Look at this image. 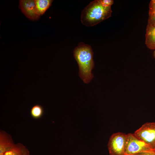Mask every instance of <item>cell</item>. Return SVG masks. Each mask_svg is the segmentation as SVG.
Masks as SVG:
<instances>
[{
  "label": "cell",
  "mask_w": 155,
  "mask_h": 155,
  "mask_svg": "<svg viewBox=\"0 0 155 155\" xmlns=\"http://www.w3.org/2000/svg\"><path fill=\"white\" fill-rule=\"evenodd\" d=\"M73 53L78 65L80 77L84 83H89L94 77L92 71L94 66L93 53L91 46L80 42L75 48Z\"/></svg>",
  "instance_id": "cell-1"
},
{
  "label": "cell",
  "mask_w": 155,
  "mask_h": 155,
  "mask_svg": "<svg viewBox=\"0 0 155 155\" xmlns=\"http://www.w3.org/2000/svg\"><path fill=\"white\" fill-rule=\"evenodd\" d=\"M112 12L111 7L104 5L101 0H94L83 10L81 21L84 25L92 26L110 17Z\"/></svg>",
  "instance_id": "cell-2"
},
{
  "label": "cell",
  "mask_w": 155,
  "mask_h": 155,
  "mask_svg": "<svg viewBox=\"0 0 155 155\" xmlns=\"http://www.w3.org/2000/svg\"><path fill=\"white\" fill-rule=\"evenodd\" d=\"M155 152L144 142L136 137L133 133L127 134L125 155H133L144 152Z\"/></svg>",
  "instance_id": "cell-3"
},
{
  "label": "cell",
  "mask_w": 155,
  "mask_h": 155,
  "mask_svg": "<svg viewBox=\"0 0 155 155\" xmlns=\"http://www.w3.org/2000/svg\"><path fill=\"white\" fill-rule=\"evenodd\" d=\"M133 134L155 150V122H147L144 124Z\"/></svg>",
  "instance_id": "cell-4"
},
{
  "label": "cell",
  "mask_w": 155,
  "mask_h": 155,
  "mask_svg": "<svg viewBox=\"0 0 155 155\" xmlns=\"http://www.w3.org/2000/svg\"><path fill=\"white\" fill-rule=\"evenodd\" d=\"M127 134L121 132L113 134L108 147L110 155H125Z\"/></svg>",
  "instance_id": "cell-5"
},
{
  "label": "cell",
  "mask_w": 155,
  "mask_h": 155,
  "mask_svg": "<svg viewBox=\"0 0 155 155\" xmlns=\"http://www.w3.org/2000/svg\"><path fill=\"white\" fill-rule=\"evenodd\" d=\"M19 7L22 12L29 19L35 21L40 17L37 13L35 0H20Z\"/></svg>",
  "instance_id": "cell-6"
},
{
  "label": "cell",
  "mask_w": 155,
  "mask_h": 155,
  "mask_svg": "<svg viewBox=\"0 0 155 155\" xmlns=\"http://www.w3.org/2000/svg\"><path fill=\"white\" fill-rule=\"evenodd\" d=\"M145 44L151 50L155 49V23L148 24L145 34Z\"/></svg>",
  "instance_id": "cell-7"
},
{
  "label": "cell",
  "mask_w": 155,
  "mask_h": 155,
  "mask_svg": "<svg viewBox=\"0 0 155 155\" xmlns=\"http://www.w3.org/2000/svg\"><path fill=\"white\" fill-rule=\"evenodd\" d=\"M10 136L3 131L0 132V155H3L14 145Z\"/></svg>",
  "instance_id": "cell-8"
},
{
  "label": "cell",
  "mask_w": 155,
  "mask_h": 155,
  "mask_svg": "<svg viewBox=\"0 0 155 155\" xmlns=\"http://www.w3.org/2000/svg\"><path fill=\"white\" fill-rule=\"evenodd\" d=\"M3 155H30L28 149L23 144L18 143L13 146Z\"/></svg>",
  "instance_id": "cell-9"
},
{
  "label": "cell",
  "mask_w": 155,
  "mask_h": 155,
  "mask_svg": "<svg viewBox=\"0 0 155 155\" xmlns=\"http://www.w3.org/2000/svg\"><path fill=\"white\" fill-rule=\"evenodd\" d=\"M51 0H35L36 12L39 16L42 15L51 6Z\"/></svg>",
  "instance_id": "cell-10"
},
{
  "label": "cell",
  "mask_w": 155,
  "mask_h": 155,
  "mask_svg": "<svg viewBox=\"0 0 155 155\" xmlns=\"http://www.w3.org/2000/svg\"><path fill=\"white\" fill-rule=\"evenodd\" d=\"M44 113V109L40 105L36 104L33 106L30 110L31 116L34 119H38L41 117Z\"/></svg>",
  "instance_id": "cell-11"
},
{
  "label": "cell",
  "mask_w": 155,
  "mask_h": 155,
  "mask_svg": "<svg viewBox=\"0 0 155 155\" xmlns=\"http://www.w3.org/2000/svg\"><path fill=\"white\" fill-rule=\"evenodd\" d=\"M148 13V18L155 17V0H152L150 2Z\"/></svg>",
  "instance_id": "cell-12"
},
{
  "label": "cell",
  "mask_w": 155,
  "mask_h": 155,
  "mask_svg": "<svg viewBox=\"0 0 155 155\" xmlns=\"http://www.w3.org/2000/svg\"><path fill=\"white\" fill-rule=\"evenodd\" d=\"M102 4L106 6L111 7L114 3L113 0H101Z\"/></svg>",
  "instance_id": "cell-13"
},
{
  "label": "cell",
  "mask_w": 155,
  "mask_h": 155,
  "mask_svg": "<svg viewBox=\"0 0 155 155\" xmlns=\"http://www.w3.org/2000/svg\"><path fill=\"white\" fill-rule=\"evenodd\" d=\"M133 155H155V152H142Z\"/></svg>",
  "instance_id": "cell-14"
},
{
  "label": "cell",
  "mask_w": 155,
  "mask_h": 155,
  "mask_svg": "<svg viewBox=\"0 0 155 155\" xmlns=\"http://www.w3.org/2000/svg\"><path fill=\"white\" fill-rule=\"evenodd\" d=\"M155 23V17L148 18V24Z\"/></svg>",
  "instance_id": "cell-15"
},
{
  "label": "cell",
  "mask_w": 155,
  "mask_h": 155,
  "mask_svg": "<svg viewBox=\"0 0 155 155\" xmlns=\"http://www.w3.org/2000/svg\"><path fill=\"white\" fill-rule=\"evenodd\" d=\"M153 56L155 58V49L153 52Z\"/></svg>",
  "instance_id": "cell-16"
}]
</instances>
